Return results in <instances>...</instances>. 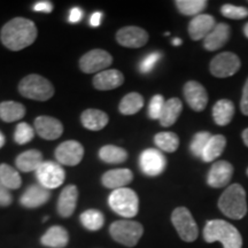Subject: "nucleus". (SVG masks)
Masks as SVG:
<instances>
[{
    "label": "nucleus",
    "instance_id": "29",
    "mask_svg": "<svg viewBox=\"0 0 248 248\" xmlns=\"http://www.w3.org/2000/svg\"><path fill=\"white\" fill-rule=\"evenodd\" d=\"M226 146V138L222 135H215L212 136L210 140L207 144L206 148H204L202 159L203 162H212V161H215L221 156L223 152H224V148Z\"/></svg>",
    "mask_w": 248,
    "mask_h": 248
},
{
    "label": "nucleus",
    "instance_id": "22",
    "mask_svg": "<svg viewBox=\"0 0 248 248\" xmlns=\"http://www.w3.org/2000/svg\"><path fill=\"white\" fill-rule=\"evenodd\" d=\"M133 179V173L130 169H113L105 172L101 181L105 187L119 190L125 187Z\"/></svg>",
    "mask_w": 248,
    "mask_h": 248
},
{
    "label": "nucleus",
    "instance_id": "25",
    "mask_svg": "<svg viewBox=\"0 0 248 248\" xmlns=\"http://www.w3.org/2000/svg\"><path fill=\"white\" fill-rule=\"evenodd\" d=\"M43 162H44L43 161V154L38 150H29L23 152L15 160L16 168L22 172H36Z\"/></svg>",
    "mask_w": 248,
    "mask_h": 248
},
{
    "label": "nucleus",
    "instance_id": "31",
    "mask_svg": "<svg viewBox=\"0 0 248 248\" xmlns=\"http://www.w3.org/2000/svg\"><path fill=\"white\" fill-rule=\"evenodd\" d=\"M0 183L8 190H17L22 185L20 173L9 164H0Z\"/></svg>",
    "mask_w": 248,
    "mask_h": 248
},
{
    "label": "nucleus",
    "instance_id": "28",
    "mask_svg": "<svg viewBox=\"0 0 248 248\" xmlns=\"http://www.w3.org/2000/svg\"><path fill=\"white\" fill-rule=\"evenodd\" d=\"M26 115V107L16 101H4L0 104V119L11 123L21 120Z\"/></svg>",
    "mask_w": 248,
    "mask_h": 248
},
{
    "label": "nucleus",
    "instance_id": "23",
    "mask_svg": "<svg viewBox=\"0 0 248 248\" xmlns=\"http://www.w3.org/2000/svg\"><path fill=\"white\" fill-rule=\"evenodd\" d=\"M40 243L46 247L63 248L69 243V234L64 228L60 225L51 226L40 238Z\"/></svg>",
    "mask_w": 248,
    "mask_h": 248
},
{
    "label": "nucleus",
    "instance_id": "44",
    "mask_svg": "<svg viewBox=\"0 0 248 248\" xmlns=\"http://www.w3.org/2000/svg\"><path fill=\"white\" fill-rule=\"evenodd\" d=\"M83 18V11L80 9L79 7H74L71 8L70 13H69V17H68V20H69L70 23H78L80 20Z\"/></svg>",
    "mask_w": 248,
    "mask_h": 248
},
{
    "label": "nucleus",
    "instance_id": "43",
    "mask_svg": "<svg viewBox=\"0 0 248 248\" xmlns=\"http://www.w3.org/2000/svg\"><path fill=\"white\" fill-rule=\"evenodd\" d=\"M240 109L243 111L244 115L248 116V78L245 82L244 89H243V97H241L240 101Z\"/></svg>",
    "mask_w": 248,
    "mask_h": 248
},
{
    "label": "nucleus",
    "instance_id": "19",
    "mask_svg": "<svg viewBox=\"0 0 248 248\" xmlns=\"http://www.w3.org/2000/svg\"><path fill=\"white\" fill-rule=\"evenodd\" d=\"M124 83V76L117 69H106L93 77V85L99 91H109Z\"/></svg>",
    "mask_w": 248,
    "mask_h": 248
},
{
    "label": "nucleus",
    "instance_id": "21",
    "mask_svg": "<svg viewBox=\"0 0 248 248\" xmlns=\"http://www.w3.org/2000/svg\"><path fill=\"white\" fill-rule=\"evenodd\" d=\"M78 190L75 185H68L62 190L58 200V213L61 217H70L76 209Z\"/></svg>",
    "mask_w": 248,
    "mask_h": 248
},
{
    "label": "nucleus",
    "instance_id": "15",
    "mask_svg": "<svg viewBox=\"0 0 248 248\" xmlns=\"http://www.w3.org/2000/svg\"><path fill=\"white\" fill-rule=\"evenodd\" d=\"M232 175H233V166L230 162L224 160L217 161L209 170L207 183L213 188L224 187L229 185Z\"/></svg>",
    "mask_w": 248,
    "mask_h": 248
},
{
    "label": "nucleus",
    "instance_id": "8",
    "mask_svg": "<svg viewBox=\"0 0 248 248\" xmlns=\"http://www.w3.org/2000/svg\"><path fill=\"white\" fill-rule=\"evenodd\" d=\"M241 62L237 54L232 52H223L217 54L209 64L210 73L217 78H226L233 76L240 69Z\"/></svg>",
    "mask_w": 248,
    "mask_h": 248
},
{
    "label": "nucleus",
    "instance_id": "3",
    "mask_svg": "<svg viewBox=\"0 0 248 248\" xmlns=\"http://www.w3.org/2000/svg\"><path fill=\"white\" fill-rule=\"evenodd\" d=\"M218 208L232 219H241L247 214L246 192L240 184H232L223 192L218 200Z\"/></svg>",
    "mask_w": 248,
    "mask_h": 248
},
{
    "label": "nucleus",
    "instance_id": "5",
    "mask_svg": "<svg viewBox=\"0 0 248 248\" xmlns=\"http://www.w3.org/2000/svg\"><path fill=\"white\" fill-rule=\"evenodd\" d=\"M109 207L117 215L131 218L138 214L139 199L138 195L131 188H119L111 192L108 198Z\"/></svg>",
    "mask_w": 248,
    "mask_h": 248
},
{
    "label": "nucleus",
    "instance_id": "12",
    "mask_svg": "<svg viewBox=\"0 0 248 248\" xmlns=\"http://www.w3.org/2000/svg\"><path fill=\"white\" fill-rule=\"evenodd\" d=\"M83 156H84V147L76 140L63 141L55 150V159L63 166H77L83 160Z\"/></svg>",
    "mask_w": 248,
    "mask_h": 248
},
{
    "label": "nucleus",
    "instance_id": "49",
    "mask_svg": "<svg viewBox=\"0 0 248 248\" xmlns=\"http://www.w3.org/2000/svg\"><path fill=\"white\" fill-rule=\"evenodd\" d=\"M244 35L248 38V23L245 24V27H244Z\"/></svg>",
    "mask_w": 248,
    "mask_h": 248
},
{
    "label": "nucleus",
    "instance_id": "39",
    "mask_svg": "<svg viewBox=\"0 0 248 248\" xmlns=\"http://www.w3.org/2000/svg\"><path fill=\"white\" fill-rule=\"evenodd\" d=\"M162 58V53L161 52H152V53L147 54L146 57L142 59L140 63H139V71L141 74H148L154 69L156 63Z\"/></svg>",
    "mask_w": 248,
    "mask_h": 248
},
{
    "label": "nucleus",
    "instance_id": "4",
    "mask_svg": "<svg viewBox=\"0 0 248 248\" xmlns=\"http://www.w3.org/2000/svg\"><path fill=\"white\" fill-rule=\"evenodd\" d=\"M18 92L31 100L46 101L54 95V88L47 78L32 74L21 79Z\"/></svg>",
    "mask_w": 248,
    "mask_h": 248
},
{
    "label": "nucleus",
    "instance_id": "17",
    "mask_svg": "<svg viewBox=\"0 0 248 248\" xmlns=\"http://www.w3.org/2000/svg\"><path fill=\"white\" fill-rule=\"evenodd\" d=\"M215 18L209 14H200L194 16L188 24V35L191 39L200 40L204 39L212 32L216 26Z\"/></svg>",
    "mask_w": 248,
    "mask_h": 248
},
{
    "label": "nucleus",
    "instance_id": "10",
    "mask_svg": "<svg viewBox=\"0 0 248 248\" xmlns=\"http://www.w3.org/2000/svg\"><path fill=\"white\" fill-rule=\"evenodd\" d=\"M113 63V57L107 51L100 48L92 49L79 59V68L85 74L104 71Z\"/></svg>",
    "mask_w": 248,
    "mask_h": 248
},
{
    "label": "nucleus",
    "instance_id": "2",
    "mask_svg": "<svg viewBox=\"0 0 248 248\" xmlns=\"http://www.w3.org/2000/svg\"><path fill=\"white\" fill-rule=\"evenodd\" d=\"M203 238L208 244L219 241L224 248H243V238L238 229L223 219H212L206 223Z\"/></svg>",
    "mask_w": 248,
    "mask_h": 248
},
{
    "label": "nucleus",
    "instance_id": "46",
    "mask_svg": "<svg viewBox=\"0 0 248 248\" xmlns=\"http://www.w3.org/2000/svg\"><path fill=\"white\" fill-rule=\"evenodd\" d=\"M243 140H244V144L248 147V128L245 129L243 131Z\"/></svg>",
    "mask_w": 248,
    "mask_h": 248
},
{
    "label": "nucleus",
    "instance_id": "34",
    "mask_svg": "<svg viewBox=\"0 0 248 248\" xmlns=\"http://www.w3.org/2000/svg\"><path fill=\"white\" fill-rule=\"evenodd\" d=\"M154 142L161 151L173 153L179 146V138L175 132H159L155 135Z\"/></svg>",
    "mask_w": 248,
    "mask_h": 248
},
{
    "label": "nucleus",
    "instance_id": "9",
    "mask_svg": "<svg viewBox=\"0 0 248 248\" xmlns=\"http://www.w3.org/2000/svg\"><path fill=\"white\" fill-rule=\"evenodd\" d=\"M36 177L43 187L51 190V188H58L63 184L66 172L59 163L53 161H45L37 169Z\"/></svg>",
    "mask_w": 248,
    "mask_h": 248
},
{
    "label": "nucleus",
    "instance_id": "20",
    "mask_svg": "<svg viewBox=\"0 0 248 248\" xmlns=\"http://www.w3.org/2000/svg\"><path fill=\"white\" fill-rule=\"evenodd\" d=\"M230 26L226 23H217L206 38L203 39V47L213 52L222 48L230 39Z\"/></svg>",
    "mask_w": 248,
    "mask_h": 248
},
{
    "label": "nucleus",
    "instance_id": "7",
    "mask_svg": "<svg viewBox=\"0 0 248 248\" xmlns=\"http://www.w3.org/2000/svg\"><path fill=\"white\" fill-rule=\"evenodd\" d=\"M171 222L182 240L192 243L199 235V229L186 207H177L171 214Z\"/></svg>",
    "mask_w": 248,
    "mask_h": 248
},
{
    "label": "nucleus",
    "instance_id": "35",
    "mask_svg": "<svg viewBox=\"0 0 248 248\" xmlns=\"http://www.w3.org/2000/svg\"><path fill=\"white\" fill-rule=\"evenodd\" d=\"M175 5L183 15L197 16L207 7L206 0H176Z\"/></svg>",
    "mask_w": 248,
    "mask_h": 248
},
{
    "label": "nucleus",
    "instance_id": "37",
    "mask_svg": "<svg viewBox=\"0 0 248 248\" xmlns=\"http://www.w3.org/2000/svg\"><path fill=\"white\" fill-rule=\"evenodd\" d=\"M35 137V131L33 128L26 122H22L17 124L16 129L14 132V140L17 142L18 145H24L31 141Z\"/></svg>",
    "mask_w": 248,
    "mask_h": 248
},
{
    "label": "nucleus",
    "instance_id": "32",
    "mask_svg": "<svg viewBox=\"0 0 248 248\" xmlns=\"http://www.w3.org/2000/svg\"><path fill=\"white\" fill-rule=\"evenodd\" d=\"M99 157L106 163H122L128 159V152L115 145H105L99 151Z\"/></svg>",
    "mask_w": 248,
    "mask_h": 248
},
{
    "label": "nucleus",
    "instance_id": "47",
    "mask_svg": "<svg viewBox=\"0 0 248 248\" xmlns=\"http://www.w3.org/2000/svg\"><path fill=\"white\" fill-rule=\"evenodd\" d=\"M5 142H6V138H5L4 133H2L1 131H0V150H1V148L4 147Z\"/></svg>",
    "mask_w": 248,
    "mask_h": 248
},
{
    "label": "nucleus",
    "instance_id": "36",
    "mask_svg": "<svg viewBox=\"0 0 248 248\" xmlns=\"http://www.w3.org/2000/svg\"><path fill=\"white\" fill-rule=\"evenodd\" d=\"M212 136L213 135H210V132H207V131H201V132L195 133V136L193 137V139H192L191 145H190V150L194 156L200 157V159L202 157L204 148H206L207 144H208L210 138H212Z\"/></svg>",
    "mask_w": 248,
    "mask_h": 248
},
{
    "label": "nucleus",
    "instance_id": "27",
    "mask_svg": "<svg viewBox=\"0 0 248 248\" xmlns=\"http://www.w3.org/2000/svg\"><path fill=\"white\" fill-rule=\"evenodd\" d=\"M183 110V104L181 99L178 98H171L169 100L166 101L163 107V111L161 114L160 117V124L162 126H171L172 124L176 123V121L178 120L179 115H181Z\"/></svg>",
    "mask_w": 248,
    "mask_h": 248
},
{
    "label": "nucleus",
    "instance_id": "26",
    "mask_svg": "<svg viewBox=\"0 0 248 248\" xmlns=\"http://www.w3.org/2000/svg\"><path fill=\"white\" fill-rule=\"evenodd\" d=\"M234 104L228 99H221L214 105L213 117L217 125L224 126L233 119Z\"/></svg>",
    "mask_w": 248,
    "mask_h": 248
},
{
    "label": "nucleus",
    "instance_id": "30",
    "mask_svg": "<svg viewBox=\"0 0 248 248\" xmlns=\"http://www.w3.org/2000/svg\"><path fill=\"white\" fill-rule=\"evenodd\" d=\"M144 107V98L137 92H131L124 95L120 102L119 110L123 115H135Z\"/></svg>",
    "mask_w": 248,
    "mask_h": 248
},
{
    "label": "nucleus",
    "instance_id": "14",
    "mask_svg": "<svg viewBox=\"0 0 248 248\" xmlns=\"http://www.w3.org/2000/svg\"><path fill=\"white\" fill-rule=\"evenodd\" d=\"M183 92H184L186 102L194 111H202L207 107L208 93L200 83L195 82V80H190L184 85Z\"/></svg>",
    "mask_w": 248,
    "mask_h": 248
},
{
    "label": "nucleus",
    "instance_id": "41",
    "mask_svg": "<svg viewBox=\"0 0 248 248\" xmlns=\"http://www.w3.org/2000/svg\"><path fill=\"white\" fill-rule=\"evenodd\" d=\"M12 202H13V197H12L11 192L0 183V206L8 207L11 206Z\"/></svg>",
    "mask_w": 248,
    "mask_h": 248
},
{
    "label": "nucleus",
    "instance_id": "33",
    "mask_svg": "<svg viewBox=\"0 0 248 248\" xmlns=\"http://www.w3.org/2000/svg\"><path fill=\"white\" fill-rule=\"evenodd\" d=\"M80 223L90 231H98L105 224V217L100 210L88 209L79 216Z\"/></svg>",
    "mask_w": 248,
    "mask_h": 248
},
{
    "label": "nucleus",
    "instance_id": "18",
    "mask_svg": "<svg viewBox=\"0 0 248 248\" xmlns=\"http://www.w3.org/2000/svg\"><path fill=\"white\" fill-rule=\"evenodd\" d=\"M51 198V192L40 184L31 185L21 197L20 202L26 208H38L45 204Z\"/></svg>",
    "mask_w": 248,
    "mask_h": 248
},
{
    "label": "nucleus",
    "instance_id": "6",
    "mask_svg": "<svg viewBox=\"0 0 248 248\" xmlns=\"http://www.w3.org/2000/svg\"><path fill=\"white\" fill-rule=\"evenodd\" d=\"M109 233L119 244L126 247H135L144 234V228L139 222L121 219L111 223Z\"/></svg>",
    "mask_w": 248,
    "mask_h": 248
},
{
    "label": "nucleus",
    "instance_id": "45",
    "mask_svg": "<svg viewBox=\"0 0 248 248\" xmlns=\"http://www.w3.org/2000/svg\"><path fill=\"white\" fill-rule=\"evenodd\" d=\"M101 20L102 13H100V12H95V13H93L91 15V17H90V24H91L92 27H99L101 23Z\"/></svg>",
    "mask_w": 248,
    "mask_h": 248
},
{
    "label": "nucleus",
    "instance_id": "11",
    "mask_svg": "<svg viewBox=\"0 0 248 248\" xmlns=\"http://www.w3.org/2000/svg\"><path fill=\"white\" fill-rule=\"evenodd\" d=\"M139 166L145 175L155 177L164 171L167 166V159L162 152L155 150V148H148L140 154Z\"/></svg>",
    "mask_w": 248,
    "mask_h": 248
},
{
    "label": "nucleus",
    "instance_id": "1",
    "mask_svg": "<svg viewBox=\"0 0 248 248\" xmlns=\"http://www.w3.org/2000/svg\"><path fill=\"white\" fill-rule=\"evenodd\" d=\"M38 35L36 24L24 17H15L2 27L0 38L5 47L17 52L35 43Z\"/></svg>",
    "mask_w": 248,
    "mask_h": 248
},
{
    "label": "nucleus",
    "instance_id": "48",
    "mask_svg": "<svg viewBox=\"0 0 248 248\" xmlns=\"http://www.w3.org/2000/svg\"><path fill=\"white\" fill-rule=\"evenodd\" d=\"M182 44H183V42H182L181 38H173L172 39V45L173 46H179Z\"/></svg>",
    "mask_w": 248,
    "mask_h": 248
},
{
    "label": "nucleus",
    "instance_id": "40",
    "mask_svg": "<svg viewBox=\"0 0 248 248\" xmlns=\"http://www.w3.org/2000/svg\"><path fill=\"white\" fill-rule=\"evenodd\" d=\"M164 104H166V101H164V98L162 95H154V97L151 99L150 106H148V116H150L152 120H160L161 114H162L163 111Z\"/></svg>",
    "mask_w": 248,
    "mask_h": 248
},
{
    "label": "nucleus",
    "instance_id": "13",
    "mask_svg": "<svg viewBox=\"0 0 248 248\" xmlns=\"http://www.w3.org/2000/svg\"><path fill=\"white\" fill-rule=\"evenodd\" d=\"M148 32L139 27H124L116 32V42L121 46L129 48H139L146 45L148 42Z\"/></svg>",
    "mask_w": 248,
    "mask_h": 248
},
{
    "label": "nucleus",
    "instance_id": "38",
    "mask_svg": "<svg viewBox=\"0 0 248 248\" xmlns=\"http://www.w3.org/2000/svg\"><path fill=\"white\" fill-rule=\"evenodd\" d=\"M221 13L224 17L231 20H243L248 16V8L243 6L225 4L221 7Z\"/></svg>",
    "mask_w": 248,
    "mask_h": 248
},
{
    "label": "nucleus",
    "instance_id": "24",
    "mask_svg": "<svg viewBox=\"0 0 248 248\" xmlns=\"http://www.w3.org/2000/svg\"><path fill=\"white\" fill-rule=\"evenodd\" d=\"M109 117L100 109H86L80 115V122L85 129L91 131H100L108 124Z\"/></svg>",
    "mask_w": 248,
    "mask_h": 248
},
{
    "label": "nucleus",
    "instance_id": "50",
    "mask_svg": "<svg viewBox=\"0 0 248 248\" xmlns=\"http://www.w3.org/2000/svg\"><path fill=\"white\" fill-rule=\"evenodd\" d=\"M246 173H247V176H248V168H247V170H246Z\"/></svg>",
    "mask_w": 248,
    "mask_h": 248
},
{
    "label": "nucleus",
    "instance_id": "16",
    "mask_svg": "<svg viewBox=\"0 0 248 248\" xmlns=\"http://www.w3.org/2000/svg\"><path fill=\"white\" fill-rule=\"evenodd\" d=\"M35 130L40 138L46 140H55L63 133V125L54 117L43 115L35 120Z\"/></svg>",
    "mask_w": 248,
    "mask_h": 248
},
{
    "label": "nucleus",
    "instance_id": "42",
    "mask_svg": "<svg viewBox=\"0 0 248 248\" xmlns=\"http://www.w3.org/2000/svg\"><path fill=\"white\" fill-rule=\"evenodd\" d=\"M54 6L51 1H38L33 5L32 9L35 12H43V13L49 14L52 11H53Z\"/></svg>",
    "mask_w": 248,
    "mask_h": 248
}]
</instances>
